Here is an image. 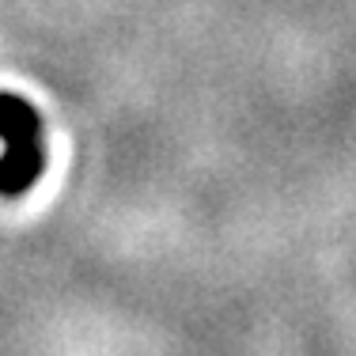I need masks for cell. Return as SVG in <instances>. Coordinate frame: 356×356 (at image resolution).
<instances>
[{
	"label": "cell",
	"instance_id": "cell-1",
	"mask_svg": "<svg viewBox=\"0 0 356 356\" xmlns=\"http://www.w3.org/2000/svg\"><path fill=\"white\" fill-rule=\"evenodd\" d=\"M0 137L8 140V152L0 159V193L19 197L42 175V125L35 106H27L15 95H0Z\"/></svg>",
	"mask_w": 356,
	"mask_h": 356
}]
</instances>
